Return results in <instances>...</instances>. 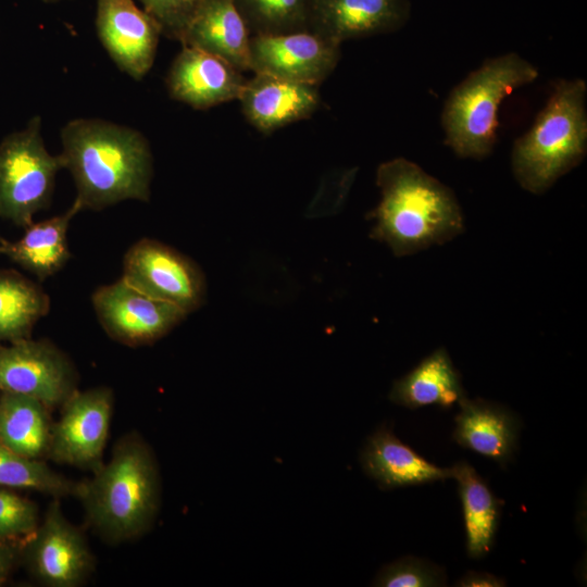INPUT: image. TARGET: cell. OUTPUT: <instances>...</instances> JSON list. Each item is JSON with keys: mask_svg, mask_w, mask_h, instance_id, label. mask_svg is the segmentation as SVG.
Here are the masks:
<instances>
[{"mask_svg": "<svg viewBox=\"0 0 587 587\" xmlns=\"http://www.w3.org/2000/svg\"><path fill=\"white\" fill-rule=\"evenodd\" d=\"M1 240V239H0Z\"/></svg>", "mask_w": 587, "mask_h": 587, "instance_id": "obj_33", "label": "cell"}, {"mask_svg": "<svg viewBox=\"0 0 587 587\" xmlns=\"http://www.w3.org/2000/svg\"><path fill=\"white\" fill-rule=\"evenodd\" d=\"M91 302L105 333L129 347L155 342L187 316L176 305L139 291L122 277L99 287Z\"/></svg>", "mask_w": 587, "mask_h": 587, "instance_id": "obj_10", "label": "cell"}, {"mask_svg": "<svg viewBox=\"0 0 587 587\" xmlns=\"http://www.w3.org/2000/svg\"><path fill=\"white\" fill-rule=\"evenodd\" d=\"M16 558L17 550L8 540L0 539V585L8 578Z\"/></svg>", "mask_w": 587, "mask_h": 587, "instance_id": "obj_31", "label": "cell"}, {"mask_svg": "<svg viewBox=\"0 0 587 587\" xmlns=\"http://www.w3.org/2000/svg\"><path fill=\"white\" fill-rule=\"evenodd\" d=\"M449 471L450 478L458 482L463 504L467 554L482 558L495 544L502 502L467 462L460 461Z\"/></svg>", "mask_w": 587, "mask_h": 587, "instance_id": "obj_22", "label": "cell"}, {"mask_svg": "<svg viewBox=\"0 0 587 587\" xmlns=\"http://www.w3.org/2000/svg\"><path fill=\"white\" fill-rule=\"evenodd\" d=\"M113 400L108 387L76 390L63 403L60 420L52 424L47 457L80 469H98L103 463Z\"/></svg>", "mask_w": 587, "mask_h": 587, "instance_id": "obj_9", "label": "cell"}, {"mask_svg": "<svg viewBox=\"0 0 587 587\" xmlns=\"http://www.w3.org/2000/svg\"><path fill=\"white\" fill-rule=\"evenodd\" d=\"M238 101L247 121L268 134L311 116L321 97L316 85L254 73L246 80Z\"/></svg>", "mask_w": 587, "mask_h": 587, "instance_id": "obj_16", "label": "cell"}, {"mask_svg": "<svg viewBox=\"0 0 587 587\" xmlns=\"http://www.w3.org/2000/svg\"><path fill=\"white\" fill-rule=\"evenodd\" d=\"M340 45L303 29L250 36V71L319 85L337 66Z\"/></svg>", "mask_w": 587, "mask_h": 587, "instance_id": "obj_12", "label": "cell"}, {"mask_svg": "<svg viewBox=\"0 0 587 587\" xmlns=\"http://www.w3.org/2000/svg\"><path fill=\"white\" fill-rule=\"evenodd\" d=\"M63 168L82 209L102 210L124 200L148 201L153 161L139 132L99 118H75L61 130Z\"/></svg>", "mask_w": 587, "mask_h": 587, "instance_id": "obj_1", "label": "cell"}, {"mask_svg": "<svg viewBox=\"0 0 587 587\" xmlns=\"http://www.w3.org/2000/svg\"><path fill=\"white\" fill-rule=\"evenodd\" d=\"M225 60L196 47L183 46L166 77L170 96L197 110L238 100L247 78Z\"/></svg>", "mask_w": 587, "mask_h": 587, "instance_id": "obj_14", "label": "cell"}, {"mask_svg": "<svg viewBox=\"0 0 587 587\" xmlns=\"http://www.w3.org/2000/svg\"><path fill=\"white\" fill-rule=\"evenodd\" d=\"M452 438L462 447L505 466L517 449L521 423L501 404L463 397Z\"/></svg>", "mask_w": 587, "mask_h": 587, "instance_id": "obj_18", "label": "cell"}, {"mask_svg": "<svg viewBox=\"0 0 587 587\" xmlns=\"http://www.w3.org/2000/svg\"><path fill=\"white\" fill-rule=\"evenodd\" d=\"M380 200L370 217L371 237L405 257L452 240L464 230L454 192L404 158L383 162L376 171Z\"/></svg>", "mask_w": 587, "mask_h": 587, "instance_id": "obj_2", "label": "cell"}, {"mask_svg": "<svg viewBox=\"0 0 587 587\" xmlns=\"http://www.w3.org/2000/svg\"><path fill=\"white\" fill-rule=\"evenodd\" d=\"M463 397L461 376L445 348L435 350L396 380L389 394L392 402L409 409L430 404L449 408Z\"/></svg>", "mask_w": 587, "mask_h": 587, "instance_id": "obj_21", "label": "cell"}, {"mask_svg": "<svg viewBox=\"0 0 587 587\" xmlns=\"http://www.w3.org/2000/svg\"><path fill=\"white\" fill-rule=\"evenodd\" d=\"M96 26L114 63L140 80L154 62L162 34L158 22L134 0H97Z\"/></svg>", "mask_w": 587, "mask_h": 587, "instance_id": "obj_13", "label": "cell"}, {"mask_svg": "<svg viewBox=\"0 0 587 587\" xmlns=\"http://www.w3.org/2000/svg\"><path fill=\"white\" fill-rule=\"evenodd\" d=\"M38 510L34 502L0 488V539L29 537L38 527Z\"/></svg>", "mask_w": 587, "mask_h": 587, "instance_id": "obj_28", "label": "cell"}, {"mask_svg": "<svg viewBox=\"0 0 587 587\" xmlns=\"http://www.w3.org/2000/svg\"><path fill=\"white\" fill-rule=\"evenodd\" d=\"M82 483V499L90 527L111 544L141 536L152 525L160 504V477L154 455L136 434L122 437L108 463Z\"/></svg>", "mask_w": 587, "mask_h": 587, "instance_id": "obj_3", "label": "cell"}, {"mask_svg": "<svg viewBox=\"0 0 587 587\" xmlns=\"http://www.w3.org/2000/svg\"><path fill=\"white\" fill-rule=\"evenodd\" d=\"M77 390V373L49 340L29 337L0 344V391L32 397L49 410L62 407Z\"/></svg>", "mask_w": 587, "mask_h": 587, "instance_id": "obj_8", "label": "cell"}, {"mask_svg": "<svg viewBox=\"0 0 587 587\" xmlns=\"http://www.w3.org/2000/svg\"><path fill=\"white\" fill-rule=\"evenodd\" d=\"M461 587H502L505 582L496 575L484 572H467L455 584Z\"/></svg>", "mask_w": 587, "mask_h": 587, "instance_id": "obj_30", "label": "cell"}, {"mask_svg": "<svg viewBox=\"0 0 587 587\" xmlns=\"http://www.w3.org/2000/svg\"><path fill=\"white\" fill-rule=\"evenodd\" d=\"M122 278L139 291L189 314L204 302L205 278L200 267L176 249L142 238L125 253Z\"/></svg>", "mask_w": 587, "mask_h": 587, "instance_id": "obj_7", "label": "cell"}, {"mask_svg": "<svg viewBox=\"0 0 587 587\" xmlns=\"http://www.w3.org/2000/svg\"><path fill=\"white\" fill-rule=\"evenodd\" d=\"M250 33L234 0H197L179 39L250 71Z\"/></svg>", "mask_w": 587, "mask_h": 587, "instance_id": "obj_17", "label": "cell"}, {"mask_svg": "<svg viewBox=\"0 0 587 587\" xmlns=\"http://www.w3.org/2000/svg\"><path fill=\"white\" fill-rule=\"evenodd\" d=\"M62 168L60 154L45 147L40 116L8 135L0 143V217L23 228L32 224L34 215L49 205Z\"/></svg>", "mask_w": 587, "mask_h": 587, "instance_id": "obj_6", "label": "cell"}, {"mask_svg": "<svg viewBox=\"0 0 587 587\" xmlns=\"http://www.w3.org/2000/svg\"><path fill=\"white\" fill-rule=\"evenodd\" d=\"M24 555L33 575L49 587H77L95 565L86 538L63 515L59 498L29 536Z\"/></svg>", "mask_w": 587, "mask_h": 587, "instance_id": "obj_11", "label": "cell"}, {"mask_svg": "<svg viewBox=\"0 0 587 587\" xmlns=\"http://www.w3.org/2000/svg\"><path fill=\"white\" fill-rule=\"evenodd\" d=\"M364 472L382 488L420 485L450 478L449 469L432 464L400 441L388 427L372 434L361 452Z\"/></svg>", "mask_w": 587, "mask_h": 587, "instance_id": "obj_19", "label": "cell"}, {"mask_svg": "<svg viewBox=\"0 0 587 587\" xmlns=\"http://www.w3.org/2000/svg\"><path fill=\"white\" fill-rule=\"evenodd\" d=\"M160 25L162 34L180 39L197 0H139Z\"/></svg>", "mask_w": 587, "mask_h": 587, "instance_id": "obj_29", "label": "cell"}, {"mask_svg": "<svg viewBox=\"0 0 587 587\" xmlns=\"http://www.w3.org/2000/svg\"><path fill=\"white\" fill-rule=\"evenodd\" d=\"M82 483L70 480L39 459L21 455L0 442V488L30 489L55 498L78 497Z\"/></svg>", "mask_w": 587, "mask_h": 587, "instance_id": "obj_25", "label": "cell"}, {"mask_svg": "<svg viewBox=\"0 0 587 587\" xmlns=\"http://www.w3.org/2000/svg\"><path fill=\"white\" fill-rule=\"evenodd\" d=\"M537 77L536 66L515 52L486 60L453 88L444 104L446 143L460 158L487 157L497 140L501 102Z\"/></svg>", "mask_w": 587, "mask_h": 587, "instance_id": "obj_5", "label": "cell"}, {"mask_svg": "<svg viewBox=\"0 0 587 587\" xmlns=\"http://www.w3.org/2000/svg\"><path fill=\"white\" fill-rule=\"evenodd\" d=\"M587 85L561 79L532 127L514 142L511 164L520 186L535 195L547 191L577 166L587 151Z\"/></svg>", "mask_w": 587, "mask_h": 587, "instance_id": "obj_4", "label": "cell"}, {"mask_svg": "<svg viewBox=\"0 0 587 587\" xmlns=\"http://www.w3.org/2000/svg\"><path fill=\"white\" fill-rule=\"evenodd\" d=\"M83 209L74 200L62 214L33 222L15 241L0 240V254L43 280L59 272L70 260L67 230L73 217Z\"/></svg>", "mask_w": 587, "mask_h": 587, "instance_id": "obj_20", "label": "cell"}, {"mask_svg": "<svg viewBox=\"0 0 587 587\" xmlns=\"http://www.w3.org/2000/svg\"><path fill=\"white\" fill-rule=\"evenodd\" d=\"M250 35L309 29L312 0H234Z\"/></svg>", "mask_w": 587, "mask_h": 587, "instance_id": "obj_26", "label": "cell"}, {"mask_svg": "<svg viewBox=\"0 0 587 587\" xmlns=\"http://www.w3.org/2000/svg\"><path fill=\"white\" fill-rule=\"evenodd\" d=\"M43 1H46V2H50V1H57V0H43Z\"/></svg>", "mask_w": 587, "mask_h": 587, "instance_id": "obj_32", "label": "cell"}, {"mask_svg": "<svg viewBox=\"0 0 587 587\" xmlns=\"http://www.w3.org/2000/svg\"><path fill=\"white\" fill-rule=\"evenodd\" d=\"M49 309L40 286L15 271H0V344L28 338Z\"/></svg>", "mask_w": 587, "mask_h": 587, "instance_id": "obj_24", "label": "cell"}, {"mask_svg": "<svg viewBox=\"0 0 587 587\" xmlns=\"http://www.w3.org/2000/svg\"><path fill=\"white\" fill-rule=\"evenodd\" d=\"M48 411L37 399L1 391L0 442L30 459L47 455L52 429Z\"/></svg>", "mask_w": 587, "mask_h": 587, "instance_id": "obj_23", "label": "cell"}, {"mask_svg": "<svg viewBox=\"0 0 587 587\" xmlns=\"http://www.w3.org/2000/svg\"><path fill=\"white\" fill-rule=\"evenodd\" d=\"M409 0H312L309 29L341 45L392 33L410 17Z\"/></svg>", "mask_w": 587, "mask_h": 587, "instance_id": "obj_15", "label": "cell"}, {"mask_svg": "<svg viewBox=\"0 0 587 587\" xmlns=\"http://www.w3.org/2000/svg\"><path fill=\"white\" fill-rule=\"evenodd\" d=\"M375 586L434 587L446 585V574L440 566L414 557H404L384 566L377 574Z\"/></svg>", "mask_w": 587, "mask_h": 587, "instance_id": "obj_27", "label": "cell"}]
</instances>
